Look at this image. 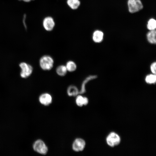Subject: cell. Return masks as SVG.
<instances>
[{
	"label": "cell",
	"instance_id": "cell-9",
	"mask_svg": "<svg viewBox=\"0 0 156 156\" xmlns=\"http://www.w3.org/2000/svg\"><path fill=\"white\" fill-rule=\"evenodd\" d=\"M97 77V76L96 75H89L86 77L83 81L82 83L81 88L79 91V94H83L86 92V85L90 81L96 79Z\"/></svg>",
	"mask_w": 156,
	"mask_h": 156
},
{
	"label": "cell",
	"instance_id": "cell-14",
	"mask_svg": "<svg viewBox=\"0 0 156 156\" xmlns=\"http://www.w3.org/2000/svg\"><path fill=\"white\" fill-rule=\"evenodd\" d=\"M155 30H150L147 34V38L148 42L152 44H155L156 42Z\"/></svg>",
	"mask_w": 156,
	"mask_h": 156
},
{
	"label": "cell",
	"instance_id": "cell-18",
	"mask_svg": "<svg viewBox=\"0 0 156 156\" xmlns=\"http://www.w3.org/2000/svg\"><path fill=\"white\" fill-rule=\"evenodd\" d=\"M147 28L150 30H155L156 28V20L153 18L150 19L148 23Z\"/></svg>",
	"mask_w": 156,
	"mask_h": 156
},
{
	"label": "cell",
	"instance_id": "cell-4",
	"mask_svg": "<svg viewBox=\"0 0 156 156\" xmlns=\"http://www.w3.org/2000/svg\"><path fill=\"white\" fill-rule=\"evenodd\" d=\"M128 5L129 12L131 13L137 12L143 8L140 0H128Z\"/></svg>",
	"mask_w": 156,
	"mask_h": 156
},
{
	"label": "cell",
	"instance_id": "cell-2",
	"mask_svg": "<svg viewBox=\"0 0 156 156\" xmlns=\"http://www.w3.org/2000/svg\"><path fill=\"white\" fill-rule=\"evenodd\" d=\"M19 66L21 69L20 75L22 78H27L32 74L33 68L31 64L25 62H22L19 64Z\"/></svg>",
	"mask_w": 156,
	"mask_h": 156
},
{
	"label": "cell",
	"instance_id": "cell-1",
	"mask_svg": "<svg viewBox=\"0 0 156 156\" xmlns=\"http://www.w3.org/2000/svg\"><path fill=\"white\" fill-rule=\"evenodd\" d=\"M54 64L53 57L49 55H44L41 56L39 60V64L42 70L47 71L51 70Z\"/></svg>",
	"mask_w": 156,
	"mask_h": 156
},
{
	"label": "cell",
	"instance_id": "cell-11",
	"mask_svg": "<svg viewBox=\"0 0 156 156\" xmlns=\"http://www.w3.org/2000/svg\"><path fill=\"white\" fill-rule=\"evenodd\" d=\"M66 3L68 7L73 10L77 9L80 6V0H67Z\"/></svg>",
	"mask_w": 156,
	"mask_h": 156
},
{
	"label": "cell",
	"instance_id": "cell-20",
	"mask_svg": "<svg viewBox=\"0 0 156 156\" xmlns=\"http://www.w3.org/2000/svg\"><path fill=\"white\" fill-rule=\"evenodd\" d=\"M26 17V15L25 14L24 15L23 18V24L25 27V28L26 29L27 27L26 24L25 23V20Z\"/></svg>",
	"mask_w": 156,
	"mask_h": 156
},
{
	"label": "cell",
	"instance_id": "cell-13",
	"mask_svg": "<svg viewBox=\"0 0 156 156\" xmlns=\"http://www.w3.org/2000/svg\"><path fill=\"white\" fill-rule=\"evenodd\" d=\"M88 99L86 97H83L81 95L77 96L76 99V103L77 105L80 107L83 105H86L88 103Z\"/></svg>",
	"mask_w": 156,
	"mask_h": 156
},
{
	"label": "cell",
	"instance_id": "cell-15",
	"mask_svg": "<svg viewBox=\"0 0 156 156\" xmlns=\"http://www.w3.org/2000/svg\"><path fill=\"white\" fill-rule=\"evenodd\" d=\"M56 72L59 76L63 77L66 75L68 71L65 65H62L58 66L57 67Z\"/></svg>",
	"mask_w": 156,
	"mask_h": 156
},
{
	"label": "cell",
	"instance_id": "cell-16",
	"mask_svg": "<svg viewBox=\"0 0 156 156\" xmlns=\"http://www.w3.org/2000/svg\"><path fill=\"white\" fill-rule=\"evenodd\" d=\"M68 71L73 72L75 71L77 68V65L73 61H68L65 65Z\"/></svg>",
	"mask_w": 156,
	"mask_h": 156
},
{
	"label": "cell",
	"instance_id": "cell-12",
	"mask_svg": "<svg viewBox=\"0 0 156 156\" xmlns=\"http://www.w3.org/2000/svg\"><path fill=\"white\" fill-rule=\"evenodd\" d=\"M77 88L74 85H71L68 87L67 90V94L69 96H76L79 94Z\"/></svg>",
	"mask_w": 156,
	"mask_h": 156
},
{
	"label": "cell",
	"instance_id": "cell-17",
	"mask_svg": "<svg viewBox=\"0 0 156 156\" xmlns=\"http://www.w3.org/2000/svg\"><path fill=\"white\" fill-rule=\"evenodd\" d=\"M145 80L148 83L151 84H154L156 82V76L155 74H151L146 77Z\"/></svg>",
	"mask_w": 156,
	"mask_h": 156
},
{
	"label": "cell",
	"instance_id": "cell-6",
	"mask_svg": "<svg viewBox=\"0 0 156 156\" xmlns=\"http://www.w3.org/2000/svg\"><path fill=\"white\" fill-rule=\"evenodd\" d=\"M42 25L45 30L48 31H51L54 29L55 26L54 20L51 16H46L43 20Z\"/></svg>",
	"mask_w": 156,
	"mask_h": 156
},
{
	"label": "cell",
	"instance_id": "cell-3",
	"mask_svg": "<svg viewBox=\"0 0 156 156\" xmlns=\"http://www.w3.org/2000/svg\"><path fill=\"white\" fill-rule=\"evenodd\" d=\"M32 147L34 151L42 155H45L48 151L47 147L45 143L40 139L37 140L34 142Z\"/></svg>",
	"mask_w": 156,
	"mask_h": 156
},
{
	"label": "cell",
	"instance_id": "cell-8",
	"mask_svg": "<svg viewBox=\"0 0 156 156\" xmlns=\"http://www.w3.org/2000/svg\"><path fill=\"white\" fill-rule=\"evenodd\" d=\"M38 99L40 103L44 105H48L51 103L52 99L50 94L45 93L40 96Z\"/></svg>",
	"mask_w": 156,
	"mask_h": 156
},
{
	"label": "cell",
	"instance_id": "cell-10",
	"mask_svg": "<svg viewBox=\"0 0 156 156\" xmlns=\"http://www.w3.org/2000/svg\"><path fill=\"white\" fill-rule=\"evenodd\" d=\"M103 34L101 31L97 30L93 33L92 38L93 41L96 43H100L103 40Z\"/></svg>",
	"mask_w": 156,
	"mask_h": 156
},
{
	"label": "cell",
	"instance_id": "cell-5",
	"mask_svg": "<svg viewBox=\"0 0 156 156\" xmlns=\"http://www.w3.org/2000/svg\"><path fill=\"white\" fill-rule=\"evenodd\" d=\"M119 136L114 132L110 133L106 139L107 144L111 147H114L119 144L120 142Z\"/></svg>",
	"mask_w": 156,
	"mask_h": 156
},
{
	"label": "cell",
	"instance_id": "cell-21",
	"mask_svg": "<svg viewBox=\"0 0 156 156\" xmlns=\"http://www.w3.org/2000/svg\"><path fill=\"white\" fill-rule=\"evenodd\" d=\"M18 0L20 1H22L25 2H30L31 1H33L34 0Z\"/></svg>",
	"mask_w": 156,
	"mask_h": 156
},
{
	"label": "cell",
	"instance_id": "cell-7",
	"mask_svg": "<svg viewBox=\"0 0 156 156\" xmlns=\"http://www.w3.org/2000/svg\"><path fill=\"white\" fill-rule=\"evenodd\" d=\"M86 145L85 141L81 138L76 139L72 145L73 150L76 152L82 151L84 149Z\"/></svg>",
	"mask_w": 156,
	"mask_h": 156
},
{
	"label": "cell",
	"instance_id": "cell-19",
	"mask_svg": "<svg viewBox=\"0 0 156 156\" xmlns=\"http://www.w3.org/2000/svg\"><path fill=\"white\" fill-rule=\"evenodd\" d=\"M156 63L155 62H154L151 64L150 66V69L152 73L153 74H156Z\"/></svg>",
	"mask_w": 156,
	"mask_h": 156
}]
</instances>
